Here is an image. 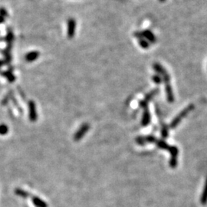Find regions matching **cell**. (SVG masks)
<instances>
[{
    "label": "cell",
    "mask_w": 207,
    "mask_h": 207,
    "mask_svg": "<svg viewBox=\"0 0 207 207\" xmlns=\"http://www.w3.org/2000/svg\"><path fill=\"white\" fill-rule=\"evenodd\" d=\"M153 143H156L157 145V146L160 147L161 149L167 150L171 154V159L169 161V165L172 168H175L177 165V156H178L179 151L176 146H169V144H167V143L164 142V141H160V140H158L154 137V141Z\"/></svg>",
    "instance_id": "obj_1"
},
{
    "label": "cell",
    "mask_w": 207,
    "mask_h": 207,
    "mask_svg": "<svg viewBox=\"0 0 207 207\" xmlns=\"http://www.w3.org/2000/svg\"><path fill=\"white\" fill-rule=\"evenodd\" d=\"M194 107H195L194 104H190L188 107H186L184 110H182V111L180 112V113L179 114V115H177V116L173 119V120L171 122L170 125H169V128H175L176 127H177V125L180 124V122L182 120V118H184V117L187 116V115H188V114L190 113L191 110H193V109H194Z\"/></svg>",
    "instance_id": "obj_2"
},
{
    "label": "cell",
    "mask_w": 207,
    "mask_h": 207,
    "mask_svg": "<svg viewBox=\"0 0 207 207\" xmlns=\"http://www.w3.org/2000/svg\"><path fill=\"white\" fill-rule=\"evenodd\" d=\"M153 68H154V71H156V72L158 73V74L162 78L163 81H164L165 84L169 83L170 76H169V74L167 73V71H166V69L162 65L160 64H158V63H154V64L153 65Z\"/></svg>",
    "instance_id": "obj_3"
},
{
    "label": "cell",
    "mask_w": 207,
    "mask_h": 207,
    "mask_svg": "<svg viewBox=\"0 0 207 207\" xmlns=\"http://www.w3.org/2000/svg\"><path fill=\"white\" fill-rule=\"evenodd\" d=\"M76 29V22L74 19H69L68 21V36L72 38L74 36Z\"/></svg>",
    "instance_id": "obj_4"
},
{
    "label": "cell",
    "mask_w": 207,
    "mask_h": 207,
    "mask_svg": "<svg viewBox=\"0 0 207 207\" xmlns=\"http://www.w3.org/2000/svg\"><path fill=\"white\" fill-rule=\"evenodd\" d=\"M89 128H90V126H89L88 124H84L81 127V128L78 130L77 133L74 134V140L77 141H79V140H81V138L84 137V135L88 131Z\"/></svg>",
    "instance_id": "obj_5"
},
{
    "label": "cell",
    "mask_w": 207,
    "mask_h": 207,
    "mask_svg": "<svg viewBox=\"0 0 207 207\" xmlns=\"http://www.w3.org/2000/svg\"><path fill=\"white\" fill-rule=\"evenodd\" d=\"M151 122V115H150L148 107H146L143 108V115L142 119V125L143 126H146Z\"/></svg>",
    "instance_id": "obj_6"
},
{
    "label": "cell",
    "mask_w": 207,
    "mask_h": 207,
    "mask_svg": "<svg viewBox=\"0 0 207 207\" xmlns=\"http://www.w3.org/2000/svg\"><path fill=\"white\" fill-rule=\"evenodd\" d=\"M165 87H166L165 89H166V93H167V101H168L169 103H172V102H173L174 101V95H173V92L172 87H171L169 83L165 84Z\"/></svg>",
    "instance_id": "obj_7"
},
{
    "label": "cell",
    "mask_w": 207,
    "mask_h": 207,
    "mask_svg": "<svg viewBox=\"0 0 207 207\" xmlns=\"http://www.w3.org/2000/svg\"><path fill=\"white\" fill-rule=\"evenodd\" d=\"M141 34H142L143 38L147 39L150 42H152V43L156 42V38L155 35H154V34H153L150 30L143 31V32H141Z\"/></svg>",
    "instance_id": "obj_8"
},
{
    "label": "cell",
    "mask_w": 207,
    "mask_h": 207,
    "mask_svg": "<svg viewBox=\"0 0 207 207\" xmlns=\"http://www.w3.org/2000/svg\"><path fill=\"white\" fill-rule=\"evenodd\" d=\"M29 117L32 121L36 120V112H35V104L33 101H30L29 104Z\"/></svg>",
    "instance_id": "obj_9"
},
{
    "label": "cell",
    "mask_w": 207,
    "mask_h": 207,
    "mask_svg": "<svg viewBox=\"0 0 207 207\" xmlns=\"http://www.w3.org/2000/svg\"><path fill=\"white\" fill-rule=\"evenodd\" d=\"M38 55L39 53L38 52H29V53H28L27 55H26L25 60L27 61H33L38 58Z\"/></svg>",
    "instance_id": "obj_10"
},
{
    "label": "cell",
    "mask_w": 207,
    "mask_h": 207,
    "mask_svg": "<svg viewBox=\"0 0 207 207\" xmlns=\"http://www.w3.org/2000/svg\"><path fill=\"white\" fill-rule=\"evenodd\" d=\"M200 202L203 205H206L207 203V180L205 184L204 189H203V193L201 195V198H200Z\"/></svg>",
    "instance_id": "obj_11"
},
{
    "label": "cell",
    "mask_w": 207,
    "mask_h": 207,
    "mask_svg": "<svg viewBox=\"0 0 207 207\" xmlns=\"http://www.w3.org/2000/svg\"><path fill=\"white\" fill-rule=\"evenodd\" d=\"M158 91H158V89H155V90L151 91L149 94H147L146 96H145V97H144V99H143V100H144L145 101H146L148 103V102H149L150 101H151V99H152L153 97H154V96H155L156 94H157Z\"/></svg>",
    "instance_id": "obj_12"
},
{
    "label": "cell",
    "mask_w": 207,
    "mask_h": 207,
    "mask_svg": "<svg viewBox=\"0 0 207 207\" xmlns=\"http://www.w3.org/2000/svg\"><path fill=\"white\" fill-rule=\"evenodd\" d=\"M152 80H153V81H154V83H156V84H161V83H162V81H163L162 78H161L160 76L159 75V74H156V75L153 76Z\"/></svg>",
    "instance_id": "obj_13"
},
{
    "label": "cell",
    "mask_w": 207,
    "mask_h": 207,
    "mask_svg": "<svg viewBox=\"0 0 207 207\" xmlns=\"http://www.w3.org/2000/svg\"><path fill=\"white\" fill-rule=\"evenodd\" d=\"M139 45H140V46L143 48H149V43H148L146 40H144V39L139 40Z\"/></svg>",
    "instance_id": "obj_14"
},
{
    "label": "cell",
    "mask_w": 207,
    "mask_h": 207,
    "mask_svg": "<svg viewBox=\"0 0 207 207\" xmlns=\"http://www.w3.org/2000/svg\"><path fill=\"white\" fill-rule=\"evenodd\" d=\"M8 133V127L5 124L0 125V134L4 135Z\"/></svg>",
    "instance_id": "obj_15"
},
{
    "label": "cell",
    "mask_w": 207,
    "mask_h": 207,
    "mask_svg": "<svg viewBox=\"0 0 207 207\" xmlns=\"http://www.w3.org/2000/svg\"><path fill=\"white\" fill-rule=\"evenodd\" d=\"M168 128H167L166 125H164V127L162 128V131H161V133H162V136L164 138H167V136H168Z\"/></svg>",
    "instance_id": "obj_16"
},
{
    "label": "cell",
    "mask_w": 207,
    "mask_h": 207,
    "mask_svg": "<svg viewBox=\"0 0 207 207\" xmlns=\"http://www.w3.org/2000/svg\"><path fill=\"white\" fill-rule=\"evenodd\" d=\"M133 35H134L135 37H136L137 38H138L139 40H141V39H143V35L142 34H141V32H135V33H133Z\"/></svg>",
    "instance_id": "obj_17"
},
{
    "label": "cell",
    "mask_w": 207,
    "mask_h": 207,
    "mask_svg": "<svg viewBox=\"0 0 207 207\" xmlns=\"http://www.w3.org/2000/svg\"><path fill=\"white\" fill-rule=\"evenodd\" d=\"M3 20H4V19L2 18V16H0V23H1V22H2Z\"/></svg>",
    "instance_id": "obj_18"
},
{
    "label": "cell",
    "mask_w": 207,
    "mask_h": 207,
    "mask_svg": "<svg viewBox=\"0 0 207 207\" xmlns=\"http://www.w3.org/2000/svg\"><path fill=\"white\" fill-rule=\"evenodd\" d=\"M160 2H164V1H165V0H160Z\"/></svg>",
    "instance_id": "obj_19"
}]
</instances>
